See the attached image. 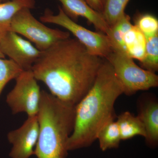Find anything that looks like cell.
Instances as JSON below:
<instances>
[{"mask_svg": "<svg viewBox=\"0 0 158 158\" xmlns=\"http://www.w3.org/2000/svg\"><path fill=\"white\" fill-rule=\"evenodd\" d=\"M40 19L43 23L54 24L66 29L92 55L106 59L113 51L106 34L90 31L77 23L65 14L61 6H59V12L57 15L47 9Z\"/></svg>", "mask_w": 158, "mask_h": 158, "instance_id": "5", "label": "cell"}, {"mask_svg": "<svg viewBox=\"0 0 158 158\" xmlns=\"http://www.w3.org/2000/svg\"><path fill=\"white\" fill-rule=\"evenodd\" d=\"M135 25L144 35L146 39L158 35V20L149 13L138 14L135 20Z\"/></svg>", "mask_w": 158, "mask_h": 158, "instance_id": "19", "label": "cell"}, {"mask_svg": "<svg viewBox=\"0 0 158 158\" xmlns=\"http://www.w3.org/2000/svg\"><path fill=\"white\" fill-rule=\"evenodd\" d=\"M35 4V0H9L0 2V37L10 31L11 20L19 10L34 9Z\"/></svg>", "mask_w": 158, "mask_h": 158, "instance_id": "13", "label": "cell"}, {"mask_svg": "<svg viewBox=\"0 0 158 158\" xmlns=\"http://www.w3.org/2000/svg\"><path fill=\"white\" fill-rule=\"evenodd\" d=\"M97 140L102 151L118 148L122 140L116 118L110 119L101 128L97 135Z\"/></svg>", "mask_w": 158, "mask_h": 158, "instance_id": "15", "label": "cell"}, {"mask_svg": "<svg viewBox=\"0 0 158 158\" xmlns=\"http://www.w3.org/2000/svg\"><path fill=\"white\" fill-rule=\"evenodd\" d=\"M104 59L92 87L75 106L73 129L67 144L69 151L92 145L101 128L116 118L114 106L123 90L111 64Z\"/></svg>", "mask_w": 158, "mask_h": 158, "instance_id": "2", "label": "cell"}, {"mask_svg": "<svg viewBox=\"0 0 158 158\" xmlns=\"http://www.w3.org/2000/svg\"><path fill=\"white\" fill-rule=\"evenodd\" d=\"M140 62L141 68L156 73L158 70V35L146 39L144 59Z\"/></svg>", "mask_w": 158, "mask_h": 158, "instance_id": "16", "label": "cell"}, {"mask_svg": "<svg viewBox=\"0 0 158 158\" xmlns=\"http://www.w3.org/2000/svg\"><path fill=\"white\" fill-rule=\"evenodd\" d=\"M62 4L65 14L74 21L80 17L84 18L92 24L99 32L107 35L110 27L102 13L91 8L85 0H58Z\"/></svg>", "mask_w": 158, "mask_h": 158, "instance_id": "11", "label": "cell"}, {"mask_svg": "<svg viewBox=\"0 0 158 158\" xmlns=\"http://www.w3.org/2000/svg\"><path fill=\"white\" fill-rule=\"evenodd\" d=\"M103 59L69 37L41 52L31 69L51 94L75 106L92 87Z\"/></svg>", "mask_w": 158, "mask_h": 158, "instance_id": "1", "label": "cell"}, {"mask_svg": "<svg viewBox=\"0 0 158 158\" xmlns=\"http://www.w3.org/2000/svg\"><path fill=\"white\" fill-rule=\"evenodd\" d=\"M5 56H4V54L2 53L1 52V50H0V58H5Z\"/></svg>", "mask_w": 158, "mask_h": 158, "instance_id": "21", "label": "cell"}, {"mask_svg": "<svg viewBox=\"0 0 158 158\" xmlns=\"http://www.w3.org/2000/svg\"><path fill=\"white\" fill-rule=\"evenodd\" d=\"M39 135L37 115L28 116L22 125L9 132L7 138L12 145L9 153L11 158H30L34 155Z\"/></svg>", "mask_w": 158, "mask_h": 158, "instance_id": "9", "label": "cell"}, {"mask_svg": "<svg viewBox=\"0 0 158 158\" xmlns=\"http://www.w3.org/2000/svg\"><path fill=\"white\" fill-rule=\"evenodd\" d=\"M10 31L22 35L33 43L36 48L43 52L56 43L70 37V33L48 27L36 19L31 9L24 8L15 15Z\"/></svg>", "mask_w": 158, "mask_h": 158, "instance_id": "6", "label": "cell"}, {"mask_svg": "<svg viewBox=\"0 0 158 158\" xmlns=\"http://www.w3.org/2000/svg\"><path fill=\"white\" fill-rule=\"evenodd\" d=\"M3 2V0H0V2Z\"/></svg>", "mask_w": 158, "mask_h": 158, "instance_id": "23", "label": "cell"}, {"mask_svg": "<svg viewBox=\"0 0 158 158\" xmlns=\"http://www.w3.org/2000/svg\"><path fill=\"white\" fill-rule=\"evenodd\" d=\"M89 6L95 11L102 14L106 0H85Z\"/></svg>", "mask_w": 158, "mask_h": 158, "instance_id": "20", "label": "cell"}, {"mask_svg": "<svg viewBox=\"0 0 158 158\" xmlns=\"http://www.w3.org/2000/svg\"><path fill=\"white\" fill-rule=\"evenodd\" d=\"M75 106L41 90L37 116L39 135L34 154L37 158H66L73 129Z\"/></svg>", "mask_w": 158, "mask_h": 158, "instance_id": "3", "label": "cell"}, {"mask_svg": "<svg viewBox=\"0 0 158 158\" xmlns=\"http://www.w3.org/2000/svg\"><path fill=\"white\" fill-rule=\"evenodd\" d=\"M9 1V0H3V2H6V1Z\"/></svg>", "mask_w": 158, "mask_h": 158, "instance_id": "22", "label": "cell"}, {"mask_svg": "<svg viewBox=\"0 0 158 158\" xmlns=\"http://www.w3.org/2000/svg\"><path fill=\"white\" fill-rule=\"evenodd\" d=\"M41 90L31 69L23 70L15 79V85L7 94L6 102L13 114L25 113L36 116Z\"/></svg>", "mask_w": 158, "mask_h": 158, "instance_id": "7", "label": "cell"}, {"mask_svg": "<svg viewBox=\"0 0 158 158\" xmlns=\"http://www.w3.org/2000/svg\"><path fill=\"white\" fill-rule=\"evenodd\" d=\"M146 44L144 35L132 25L123 36L121 52L141 62L144 58Z\"/></svg>", "mask_w": 158, "mask_h": 158, "instance_id": "12", "label": "cell"}, {"mask_svg": "<svg viewBox=\"0 0 158 158\" xmlns=\"http://www.w3.org/2000/svg\"><path fill=\"white\" fill-rule=\"evenodd\" d=\"M138 116L144 124L146 132L145 143L152 148L158 145V102L155 95L141 94L137 102Z\"/></svg>", "mask_w": 158, "mask_h": 158, "instance_id": "10", "label": "cell"}, {"mask_svg": "<svg viewBox=\"0 0 158 158\" xmlns=\"http://www.w3.org/2000/svg\"><path fill=\"white\" fill-rule=\"evenodd\" d=\"M0 50L24 70L31 69L41 52L29 40L10 31L0 37Z\"/></svg>", "mask_w": 158, "mask_h": 158, "instance_id": "8", "label": "cell"}, {"mask_svg": "<svg viewBox=\"0 0 158 158\" xmlns=\"http://www.w3.org/2000/svg\"><path fill=\"white\" fill-rule=\"evenodd\" d=\"M23 70L11 59L0 58V97L8 83L15 80Z\"/></svg>", "mask_w": 158, "mask_h": 158, "instance_id": "17", "label": "cell"}, {"mask_svg": "<svg viewBox=\"0 0 158 158\" xmlns=\"http://www.w3.org/2000/svg\"><path fill=\"white\" fill-rule=\"evenodd\" d=\"M120 132L122 141L128 140L137 136L145 138L146 132L144 124L138 116L129 111H125L117 117L116 120Z\"/></svg>", "mask_w": 158, "mask_h": 158, "instance_id": "14", "label": "cell"}, {"mask_svg": "<svg viewBox=\"0 0 158 158\" xmlns=\"http://www.w3.org/2000/svg\"><path fill=\"white\" fill-rule=\"evenodd\" d=\"M130 0H106L102 15L110 27L125 14V9Z\"/></svg>", "mask_w": 158, "mask_h": 158, "instance_id": "18", "label": "cell"}, {"mask_svg": "<svg viewBox=\"0 0 158 158\" xmlns=\"http://www.w3.org/2000/svg\"><path fill=\"white\" fill-rule=\"evenodd\" d=\"M106 59L113 67L126 95L131 96L138 91L158 87L156 74L139 67L126 54L113 51Z\"/></svg>", "mask_w": 158, "mask_h": 158, "instance_id": "4", "label": "cell"}]
</instances>
